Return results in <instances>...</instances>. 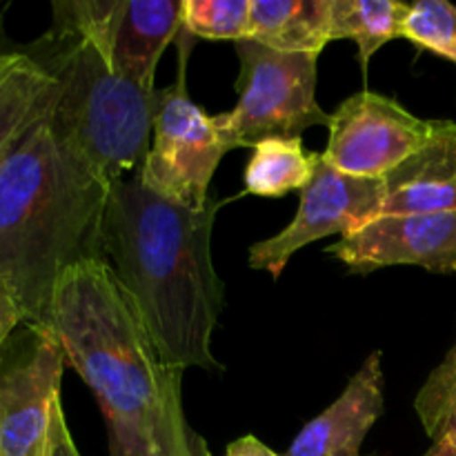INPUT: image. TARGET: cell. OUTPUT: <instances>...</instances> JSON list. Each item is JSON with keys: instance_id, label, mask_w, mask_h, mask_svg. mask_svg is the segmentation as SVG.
Here are the masks:
<instances>
[{"instance_id": "obj_1", "label": "cell", "mask_w": 456, "mask_h": 456, "mask_svg": "<svg viewBox=\"0 0 456 456\" xmlns=\"http://www.w3.org/2000/svg\"><path fill=\"white\" fill-rule=\"evenodd\" d=\"M223 200L191 209L163 199L138 178L107 190L102 256L127 292L156 354L172 372H221L212 334L225 285L212 261V230Z\"/></svg>"}, {"instance_id": "obj_2", "label": "cell", "mask_w": 456, "mask_h": 456, "mask_svg": "<svg viewBox=\"0 0 456 456\" xmlns=\"http://www.w3.org/2000/svg\"><path fill=\"white\" fill-rule=\"evenodd\" d=\"M107 190L58 142L49 111L0 160V279L29 328H45L53 289L71 265L105 258Z\"/></svg>"}, {"instance_id": "obj_3", "label": "cell", "mask_w": 456, "mask_h": 456, "mask_svg": "<svg viewBox=\"0 0 456 456\" xmlns=\"http://www.w3.org/2000/svg\"><path fill=\"white\" fill-rule=\"evenodd\" d=\"M40 56L56 80L49 123L58 142L107 187L141 169L151 145L159 89L116 71L111 34L120 0L53 3Z\"/></svg>"}, {"instance_id": "obj_4", "label": "cell", "mask_w": 456, "mask_h": 456, "mask_svg": "<svg viewBox=\"0 0 456 456\" xmlns=\"http://www.w3.org/2000/svg\"><path fill=\"white\" fill-rule=\"evenodd\" d=\"M45 330L94 392L105 421L156 430L183 410V374L159 359L105 258L80 261L61 276Z\"/></svg>"}, {"instance_id": "obj_5", "label": "cell", "mask_w": 456, "mask_h": 456, "mask_svg": "<svg viewBox=\"0 0 456 456\" xmlns=\"http://www.w3.org/2000/svg\"><path fill=\"white\" fill-rule=\"evenodd\" d=\"M234 45L240 61L239 102L214 116L227 150H254L265 138H303L310 127L330 123L316 101L319 56L274 52L254 40Z\"/></svg>"}, {"instance_id": "obj_6", "label": "cell", "mask_w": 456, "mask_h": 456, "mask_svg": "<svg viewBox=\"0 0 456 456\" xmlns=\"http://www.w3.org/2000/svg\"><path fill=\"white\" fill-rule=\"evenodd\" d=\"M194 36L178 34V76L159 92V107L151 129V145L138 178L163 199L191 209H203L212 200L209 185L227 145L218 134L214 116L205 114L187 94V56Z\"/></svg>"}, {"instance_id": "obj_7", "label": "cell", "mask_w": 456, "mask_h": 456, "mask_svg": "<svg viewBox=\"0 0 456 456\" xmlns=\"http://www.w3.org/2000/svg\"><path fill=\"white\" fill-rule=\"evenodd\" d=\"M383 178H359L338 172L321 156L314 176L301 190L294 221L272 239L254 243L248 265L279 279L289 258L314 240L350 234L381 216Z\"/></svg>"}, {"instance_id": "obj_8", "label": "cell", "mask_w": 456, "mask_h": 456, "mask_svg": "<svg viewBox=\"0 0 456 456\" xmlns=\"http://www.w3.org/2000/svg\"><path fill=\"white\" fill-rule=\"evenodd\" d=\"M323 159L338 172L386 178L417 154L432 136V120L410 114L395 98L377 92L354 94L330 116Z\"/></svg>"}, {"instance_id": "obj_9", "label": "cell", "mask_w": 456, "mask_h": 456, "mask_svg": "<svg viewBox=\"0 0 456 456\" xmlns=\"http://www.w3.org/2000/svg\"><path fill=\"white\" fill-rule=\"evenodd\" d=\"M25 359L0 372V456H45L61 401L65 354L45 328H31Z\"/></svg>"}, {"instance_id": "obj_10", "label": "cell", "mask_w": 456, "mask_h": 456, "mask_svg": "<svg viewBox=\"0 0 456 456\" xmlns=\"http://www.w3.org/2000/svg\"><path fill=\"white\" fill-rule=\"evenodd\" d=\"M328 254L352 272L368 274L395 265H417L435 274L456 272V212L381 214L341 236Z\"/></svg>"}, {"instance_id": "obj_11", "label": "cell", "mask_w": 456, "mask_h": 456, "mask_svg": "<svg viewBox=\"0 0 456 456\" xmlns=\"http://www.w3.org/2000/svg\"><path fill=\"white\" fill-rule=\"evenodd\" d=\"M386 410L381 352H372L343 395L297 435L285 456H365V436Z\"/></svg>"}, {"instance_id": "obj_12", "label": "cell", "mask_w": 456, "mask_h": 456, "mask_svg": "<svg viewBox=\"0 0 456 456\" xmlns=\"http://www.w3.org/2000/svg\"><path fill=\"white\" fill-rule=\"evenodd\" d=\"M456 212V123L432 120V136L383 178L381 214Z\"/></svg>"}, {"instance_id": "obj_13", "label": "cell", "mask_w": 456, "mask_h": 456, "mask_svg": "<svg viewBox=\"0 0 456 456\" xmlns=\"http://www.w3.org/2000/svg\"><path fill=\"white\" fill-rule=\"evenodd\" d=\"M183 29V0H120L111 34L116 71L147 89H156L160 56Z\"/></svg>"}, {"instance_id": "obj_14", "label": "cell", "mask_w": 456, "mask_h": 456, "mask_svg": "<svg viewBox=\"0 0 456 456\" xmlns=\"http://www.w3.org/2000/svg\"><path fill=\"white\" fill-rule=\"evenodd\" d=\"M332 0H252L248 40L283 53L321 56L330 34Z\"/></svg>"}, {"instance_id": "obj_15", "label": "cell", "mask_w": 456, "mask_h": 456, "mask_svg": "<svg viewBox=\"0 0 456 456\" xmlns=\"http://www.w3.org/2000/svg\"><path fill=\"white\" fill-rule=\"evenodd\" d=\"M56 80L29 53H0V160L49 111Z\"/></svg>"}, {"instance_id": "obj_16", "label": "cell", "mask_w": 456, "mask_h": 456, "mask_svg": "<svg viewBox=\"0 0 456 456\" xmlns=\"http://www.w3.org/2000/svg\"><path fill=\"white\" fill-rule=\"evenodd\" d=\"M321 156L307 151L303 138H265L252 150L243 174L245 191L263 199H281L301 191L314 176Z\"/></svg>"}, {"instance_id": "obj_17", "label": "cell", "mask_w": 456, "mask_h": 456, "mask_svg": "<svg viewBox=\"0 0 456 456\" xmlns=\"http://www.w3.org/2000/svg\"><path fill=\"white\" fill-rule=\"evenodd\" d=\"M410 4L399 0H332L330 34L332 40H354L363 76L383 45L401 38Z\"/></svg>"}, {"instance_id": "obj_18", "label": "cell", "mask_w": 456, "mask_h": 456, "mask_svg": "<svg viewBox=\"0 0 456 456\" xmlns=\"http://www.w3.org/2000/svg\"><path fill=\"white\" fill-rule=\"evenodd\" d=\"M105 423L110 456H199L205 450L203 441L187 428L183 410L156 430Z\"/></svg>"}, {"instance_id": "obj_19", "label": "cell", "mask_w": 456, "mask_h": 456, "mask_svg": "<svg viewBox=\"0 0 456 456\" xmlns=\"http://www.w3.org/2000/svg\"><path fill=\"white\" fill-rule=\"evenodd\" d=\"M252 0H183V29L203 40H248Z\"/></svg>"}, {"instance_id": "obj_20", "label": "cell", "mask_w": 456, "mask_h": 456, "mask_svg": "<svg viewBox=\"0 0 456 456\" xmlns=\"http://www.w3.org/2000/svg\"><path fill=\"white\" fill-rule=\"evenodd\" d=\"M401 38L456 65V7L448 0H419L410 4Z\"/></svg>"}, {"instance_id": "obj_21", "label": "cell", "mask_w": 456, "mask_h": 456, "mask_svg": "<svg viewBox=\"0 0 456 456\" xmlns=\"http://www.w3.org/2000/svg\"><path fill=\"white\" fill-rule=\"evenodd\" d=\"M414 410L426 428V435L432 441L439 439L445 423L450 421L456 410V343L444 363L423 383L421 392L414 401Z\"/></svg>"}, {"instance_id": "obj_22", "label": "cell", "mask_w": 456, "mask_h": 456, "mask_svg": "<svg viewBox=\"0 0 456 456\" xmlns=\"http://www.w3.org/2000/svg\"><path fill=\"white\" fill-rule=\"evenodd\" d=\"M20 323H25L20 303H18L16 294L9 288L7 281L0 279V356H3V347L7 338L12 337V332Z\"/></svg>"}, {"instance_id": "obj_23", "label": "cell", "mask_w": 456, "mask_h": 456, "mask_svg": "<svg viewBox=\"0 0 456 456\" xmlns=\"http://www.w3.org/2000/svg\"><path fill=\"white\" fill-rule=\"evenodd\" d=\"M45 456H80L74 439H71V432H69V426H67V419H65V412H62L61 401H58V405L53 408L52 432H49L47 454Z\"/></svg>"}, {"instance_id": "obj_24", "label": "cell", "mask_w": 456, "mask_h": 456, "mask_svg": "<svg viewBox=\"0 0 456 456\" xmlns=\"http://www.w3.org/2000/svg\"><path fill=\"white\" fill-rule=\"evenodd\" d=\"M225 456H279L272 448H267L263 441H258L256 436L248 435V436H240V439L232 441L227 445Z\"/></svg>"}, {"instance_id": "obj_25", "label": "cell", "mask_w": 456, "mask_h": 456, "mask_svg": "<svg viewBox=\"0 0 456 456\" xmlns=\"http://www.w3.org/2000/svg\"><path fill=\"white\" fill-rule=\"evenodd\" d=\"M423 456H456V448L448 439H436L435 445Z\"/></svg>"}, {"instance_id": "obj_26", "label": "cell", "mask_w": 456, "mask_h": 456, "mask_svg": "<svg viewBox=\"0 0 456 456\" xmlns=\"http://www.w3.org/2000/svg\"><path fill=\"white\" fill-rule=\"evenodd\" d=\"M439 439H448L450 444L456 448V410H454L452 417H450V421L445 423V428H444V432H441Z\"/></svg>"}, {"instance_id": "obj_27", "label": "cell", "mask_w": 456, "mask_h": 456, "mask_svg": "<svg viewBox=\"0 0 456 456\" xmlns=\"http://www.w3.org/2000/svg\"><path fill=\"white\" fill-rule=\"evenodd\" d=\"M199 456H208V452H205V450H203V452H200Z\"/></svg>"}]
</instances>
